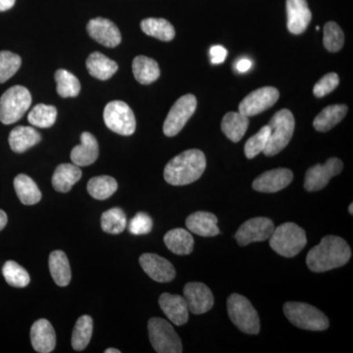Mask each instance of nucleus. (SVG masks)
<instances>
[{"label":"nucleus","instance_id":"obj_1","mask_svg":"<svg viewBox=\"0 0 353 353\" xmlns=\"http://www.w3.org/2000/svg\"><path fill=\"white\" fill-rule=\"evenodd\" d=\"M350 257L352 250L347 241L340 236H327L308 252L306 264L311 271L323 273L343 266Z\"/></svg>","mask_w":353,"mask_h":353},{"label":"nucleus","instance_id":"obj_2","mask_svg":"<svg viewBox=\"0 0 353 353\" xmlns=\"http://www.w3.org/2000/svg\"><path fill=\"white\" fill-rule=\"evenodd\" d=\"M205 168L206 157L201 150H185L168 162L164 179L172 185H190L201 178Z\"/></svg>","mask_w":353,"mask_h":353},{"label":"nucleus","instance_id":"obj_3","mask_svg":"<svg viewBox=\"0 0 353 353\" xmlns=\"http://www.w3.org/2000/svg\"><path fill=\"white\" fill-rule=\"evenodd\" d=\"M269 243L272 250L282 256L294 257L307 243L305 231L294 223H284L274 229Z\"/></svg>","mask_w":353,"mask_h":353},{"label":"nucleus","instance_id":"obj_4","mask_svg":"<svg viewBox=\"0 0 353 353\" xmlns=\"http://www.w3.org/2000/svg\"><path fill=\"white\" fill-rule=\"evenodd\" d=\"M268 126L270 128V136L263 153L266 157H274L289 145L294 134L296 121L290 110L282 109L274 114Z\"/></svg>","mask_w":353,"mask_h":353},{"label":"nucleus","instance_id":"obj_5","mask_svg":"<svg viewBox=\"0 0 353 353\" xmlns=\"http://www.w3.org/2000/svg\"><path fill=\"white\" fill-rule=\"evenodd\" d=\"M32 104V95L28 88L14 85L0 97V122L14 124L19 121Z\"/></svg>","mask_w":353,"mask_h":353},{"label":"nucleus","instance_id":"obj_6","mask_svg":"<svg viewBox=\"0 0 353 353\" xmlns=\"http://www.w3.org/2000/svg\"><path fill=\"white\" fill-rule=\"evenodd\" d=\"M284 313L289 321L297 328L308 331H325L329 328V320L319 309L303 303H287Z\"/></svg>","mask_w":353,"mask_h":353},{"label":"nucleus","instance_id":"obj_7","mask_svg":"<svg viewBox=\"0 0 353 353\" xmlns=\"http://www.w3.org/2000/svg\"><path fill=\"white\" fill-rule=\"evenodd\" d=\"M228 313L230 319L243 333L257 334L260 331L259 313L246 297L233 294L228 299Z\"/></svg>","mask_w":353,"mask_h":353},{"label":"nucleus","instance_id":"obj_8","mask_svg":"<svg viewBox=\"0 0 353 353\" xmlns=\"http://www.w3.org/2000/svg\"><path fill=\"white\" fill-rule=\"evenodd\" d=\"M148 334L150 343L158 353H181L182 341L173 326L161 318H152L148 321Z\"/></svg>","mask_w":353,"mask_h":353},{"label":"nucleus","instance_id":"obj_9","mask_svg":"<svg viewBox=\"0 0 353 353\" xmlns=\"http://www.w3.org/2000/svg\"><path fill=\"white\" fill-rule=\"evenodd\" d=\"M103 119L109 130L121 136H131L136 131V117L124 101L109 102L104 108Z\"/></svg>","mask_w":353,"mask_h":353},{"label":"nucleus","instance_id":"obj_10","mask_svg":"<svg viewBox=\"0 0 353 353\" xmlns=\"http://www.w3.org/2000/svg\"><path fill=\"white\" fill-rule=\"evenodd\" d=\"M197 101L194 94L181 97L172 106L163 125L165 136L175 137L196 112Z\"/></svg>","mask_w":353,"mask_h":353},{"label":"nucleus","instance_id":"obj_11","mask_svg":"<svg viewBox=\"0 0 353 353\" xmlns=\"http://www.w3.org/2000/svg\"><path fill=\"white\" fill-rule=\"evenodd\" d=\"M343 169L339 158H330L325 164H317L309 168L304 179V189L317 192L324 189L333 176L339 175Z\"/></svg>","mask_w":353,"mask_h":353},{"label":"nucleus","instance_id":"obj_12","mask_svg":"<svg viewBox=\"0 0 353 353\" xmlns=\"http://www.w3.org/2000/svg\"><path fill=\"white\" fill-rule=\"evenodd\" d=\"M275 226L269 218L257 217L246 221L238 230L234 238L239 245L245 246L252 243L269 240Z\"/></svg>","mask_w":353,"mask_h":353},{"label":"nucleus","instance_id":"obj_13","mask_svg":"<svg viewBox=\"0 0 353 353\" xmlns=\"http://www.w3.org/2000/svg\"><path fill=\"white\" fill-rule=\"evenodd\" d=\"M279 97H280V92L277 88H260L246 95L239 105V110L248 117L257 115L271 108L279 101Z\"/></svg>","mask_w":353,"mask_h":353},{"label":"nucleus","instance_id":"obj_14","mask_svg":"<svg viewBox=\"0 0 353 353\" xmlns=\"http://www.w3.org/2000/svg\"><path fill=\"white\" fill-rule=\"evenodd\" d=\"M183 299L192 314H203L214 305L212 292L202 283L194 282L185 285L183 288Z\"/></svg>","mask_w":353,"mask_h":353},{"label":"nucleus","instance_id":"obj_15","mask_svg":"<svg viewBox=\"0 0 353 353\" xmlns=\"http://www.w3.org/2000/svg\"><path fill=\"white\" fill-rule=\"evenodd\" d=\"M139 264L143 271L158 283L171 282L176 277V270L171 262L154 253L141 255Z\"/></svg>","mask_w":353,"mask_h":353},{"label":"nucleus","instance_id":"obj_16","mask_svg":"<svg viewBox=\"0 0 353 353\" xmlns=\"http://www.w3.org/2000/svg\"><path fill=\"white\" fill-rule=\"evenodd\" d=\"M87 29L90 38L106 48H115L122 41L117 26L105 18L97 17L90 20Z\"/></svg>","mask_w":353,"mask_h":353},{"label":"nucleus","instance_id":"obj_17","mask_svg":"<svg viewBox=\"0 0 353 353\" xmlns=\"http://www.w3.org/2000/svg\"><path fill=\"white\" fill-rule=\"evenodd\" d=\"M294 179V174L290 169L279 168L267 171L253 181V190L266 194H274L285 189Z\"/></svg>","mask_w":353,"mask_h":353},{"label":"nucleus","instance_id":"obj_18","mask_svg":"<svg viewBox=\"0 0 353 353\" xmlns=\"http://www.w3.org/2000/svg\"><path fill=\"white\" fill-rule=\"evenodd\" d=\"M288 29L294 34H303L310 24L312 14L306 0H287Z\"/></svg>","mask_w":353,"mask_h":353},{"label":"nucleus","instance_id":"obj_19","mask_svg":"<svg viewBox=\"0 0 353 353\" xmlns=\"http://www.w3.org/2000/svg\"><path fill=\"white\" fill-rule=\"evenodd\" d=\"M32 345L37 352H52L57 345V334L50 321L39 319L31 328Z\"/></svg>","mask_w":353,"mask_h":353},{"label":"nucleus","instance_id":"obj_20","mask_svg":"<svg viewBox=\"0 0 353 353\" xmlns=\"http://www.w3.org/2000/svg\"><path fill=\"white\" fill-rule=\"evenodd\" d=\"M159 306L164 314L176 326H182L189 320L190 311L183 296L165 292L159 297Z\"/></svg>","mask_w":353,"mask_h":353},{"label":"nucleus","instance_id":"obj_21","mask_svg":"<svg viewBox=\"0 0 353 353\" xmlns=\"http://www.w3.org/2000/svg\"><path fill=\"white\" fill-rule=\"evenodd\" d=\"M99 143L90 132H83L81 134V145L75 146L71 152L73 164L79 167L94 164L99 158Z\"/></svg>","mask_w":353,"mask_h":353},{"label":"nucleus","instance_id":"obj_22","mask_svg":"<svg viewBox=\"0 0 353 353\" xmlns=\"http://www.w3.org/2000/svg\"><path fill=\"white\" fill-rule=\"evenodd\" d=\"M217 223V217L212 213L199 211L187 218L185 226L190 232L199 236H215L220 234Z\"/></svg>","mask_w":353,"mask_h":353},{"label":"nucleus","instance_id":"obj_23","mask_svg":"<svg viewBox=\"0 0 353 353\" xmlns=\"http://www.w3.org/2000/svg\"><path fill=\"white\" fill-rule=\"evenodd\" d=\"M41 141V134L32 127L18 126L14 128L9 134V145L16 153L27 152Z\"/></svg>","mask_w":353,"mask_h":353},{"label":"nucleus","instance_id":"obj_24","mask_svg":"<svg viewBox=\"0 0 353 353\" xmlns=\"http://www.w3.org/2000/svg\"><path fill=\"white\" fill-rule=\"evenodd\" d=\"M82 178L80 167L75 164L65 163L55 169L52 176V185L59 192H68L73 185Z\"/></svg>","mask_w":353,"mask_h":353},{"label":"nucleus","instance_id":"obj_25","mask_svg":"<svg viewBox=\"0 0 353 353\" xmlns=\"http://www.w3.org/2000/svg\"><path fill=\"white\" fill-rule=\"evenodd\" d=\"M250 120L241 112H228L223 117L221 129L228 139L233 143H239L248 131Z\"/></svg>","mask_w":353,"mask_h":353},{"label":"nucleus","instance_id":"obj_26","mask_svg":"<svg viewBox=\"0 0 353 353\" xmlns=\"http://www.w3.org/2000/svg\"><path fill=\"white\" fill-rule=\"evenodd\" d=\"M347 106L345 104H334V105L327 106L316 116L313 126L316 131L328 132L341 122V120L347 115Z\"/></svg>","mask_w":353,"mask_h":353},{"label":"nucleus","instance_id":"obj_27","mask_svg":"<svg viewBox=\"0 0 353 353\" xmlns=\"http://www.w3.org/2000/svg\"><path fill=\"white\" fill-rule=\"evenodd\" d=\"M164 243L167 248L176 255H189L194 250V238L187 230H171L165 234Z\"/></svg>","mask_w":353,"mask_h":353},{"label":"nucleus","instance_id":"obj_28","mask_svg":"<svg viewBox=\"0 0 353 353\" xmlns=\"http://www.w3.org/2000/svg\"><path fill=\"white\" fill-rule=\"evenodd\" d=\"M50 271L55 284L59 287H66L71 282L72 274L69 260L61 250L51 252L50 259Z\"/></svg>","mask_w":353,"mask_h":353},{"label":"nucleus","instance_id":"obj_29","mask_svg":"<svg viewBox=\"0 0 353 353\" xmlns=\"http://www.w3.org/2000/svg\"><path fill=\"white\" fill-rule=\"evenodd\" d=\"M85 64L88 73L101 81L108 80L118 70V64L101 52L92 53Z\"/></svg>","mask_w":353,"mask_h":353},{"label":"nucleus","instance_id":"obj_30","mask_svg":"<svg viewBox=\"0 0 353 353\" xmlns=\"http://www.w3.org/2000/svg\"><path fill=\"white\" fill-rule=\"evenodd\" d=\"M132 73L139 83L150 85L159 78L160 69L155 60L139 55L132 61Z\"/></svg>","mask_w":353,"mask_h":353},{"label":"nucleus","instance_id":"obj_31","mask_svg":"<svg viewBox=\"0 0 353 353\" xmlns=\"http://www.w3.org/2000/svg\"><path fill=\"white\" fill-rule=\"evenodd\" d=\"M14 188L20 201L25 205H34L41 199V192L32 179L20 174L14 179Z\"/></svg>","mask_w":353,"mask_h":353},{"label":"nucleus","instance_id":"obj_32","mask_svg":"<svg viewBox=\"0 0 353 353\" xmlns=\"http://www.w3.org/2000/svg\"><path fill=\"white\" fill-rule=\"evenodd\" d=\"M141 28L148 36L163 41H170L175 38V29L169 21L162 18H148L141 21Z\"/></svg>","mask_w":353,"mask_h":353},{"label":"nucleus","instance_id":"obj_33","mask_svg":"<svg viewBox=\"0 0 353 353\" xmlns=\"http://www.w3.org/2000/svg\"><path fill=\"white\" fill-rule=\"evenodd\" d=\"M94 330V321L88 315L81 316L77 320L75 328L72 334V347L77 352H82L88 347Z\"/></svg>","mask_w":353,"mask_h":353},{"label":"nucleus","instance_id":"obj_34","mask_svg":"<svg viewBox=\"0 0 353 353\" xmlns=\"http://www.w3.org/2000/svg\"><path fill=\"white\" fill-rule=\"evenodd\" d=\"M87 188L88 194L94 199L105 201L115 194L118 189V183L112 176H99L90 179Z\"/></svg>","mask_w":353,"mask_h":353},{"label":"nucleus","instance_id":"obj_35","mask_svg":"<svg viewBox=\"0 0 353 353\" xmlns=\"http://www.w3.org/2000/svg\"><path fill=\"white\" fill-rule=\"evenodd\" d=\"M57 118V109L52 105L37 104L28 115V121L34 127L50 128L54 125Z\"/></svg>","mask_w":353,"mask_h":353},{"label":"nucleus","instance_id":"obj_36","mask_svg":"<svg viewBox=\"0 0 353 353\" xmlns=\"http://www.w3.org/2000/svg\"><path fill=\"white\" fill-rule=\"evenodd\" d=\"M57 94L61 97H76L81 92V83L78 78L64 69L57 70L55 73Z\"/></svg>","mask_w":353,"mask_h":353},{"label":"nucleus","instance_id":"obj_37","mask_svg":"<svg viewBox=\"0 0 353 353\" xmlns=\"http://www.w3.org/2000/svg\"><path fill=\"white\" fill-rule=\"evenodd\" d=\"M127 227V217L121 208H111L101 216V228L105 233L118 234Z\"/></svg>","mask_w":353,"mask_h":353},{"label":"nucleus","instance_id":"obj_38","mask_svg":"<svg viewBox=\"0 0 353 353\" xmlns=\"http://www.w3.org/2000/svg\"><path fill=\"white\" fill-rule=\"evenodd\" d=\"M2 274H3L4 279L9 285L15 288H25L30 284L29 273L23 268L21 265L17 262L7 261L2 268Z\"/></svg>","mask_w":353,"mask_h":353},{"label":"nucleus","instance_id":"obj_39","mask_svg":"<svg viewBox=\"0 0 353 353\" xmlns=\"http://www.w3.org/2000/svg\"><path fill=\"white\" fill-rule=\"evenodd\" d=\"M22 64V59L18 54L10 51H0V83H6L12 78Z\"/></svg>","mask_w":353,"mask_h":353},{"label":"nucleus","instance_id":"obj_40","mask_svg":"<svg viewBox=\"0 0 353 353\" xmlns=\"http://www.w3.org/2000/svg\"><path fill=\"white\" fill-rule=\"evenodd\" d=\"M269 136H270V128L266 125L262 127L257 134L248 139L245 145V157L248 159H252L259 153L263 152L268 143Z\"/></svg>","mask_w":353,"mask_h":353},{"label":"nucleus","instance_id":"obj_41","mask_svg":"<svg viewBox=\"0 0 353 353\" xmlns=\"http://www.w3.org/2000/svg\"><path fill=\"white\" fill-rule=\"evenodd\" d=\"M324 46L331 52L341 50L345 43V36L340 26L334 22H328L324 26Z\"/></svg>","mask_w":353,"mask_h":353},{"label":"nucleus","instance_id":"obj_42","mask_svg":"<svg viewBox=\"0 0 353 353\" xmlns=\"http://www.w3.org/2000/svg\"><path fill=\"white\" fill-rule=\"evenodd\" d=\"M340 83V78L336 73H329L320 79L313 88L315 97H323L334 92Z\"/></svg>","mask_w":353,"mask_h":353},{"label":"nucleus","instance_id":"obj_43","mask_svg":"<svg viewBox=\"0 0 353 353\" xmlns=\"http://www.w3.org/2000/svg\"><path fill=\"white\" fill-rule=\"evenodd\" d=\"M153 222L152 218L145 212H139L129 223V231L132 234H145L152 232Z\"/></svg>","mask_w":353,"mask_h":353},{"label":"nucleus","instance_id":"obj_44","mask_svg":"<svg viewBox=\"0 0 353 353\" xmlns=\"http://www.w3.org/2000/svg\"><path fill=\"white\" fill-rule=\"evenodd\" d=\"M210 58L211 63L212 64H221L226 60L228 51L224 46H214L210 48Z\"/></svg>","mask_w":353,"mask_h":353},{"label":"nucleus","instance_id":"obj_45","mask_svg":"<svg viewBox=\"0 0 353 353\" xmlns=\"http://www.w3.org/2000/svg\"><path fill=\"white\" fill-rule=\"evenodd\" d=\"M252 62L250 61L248 58H243V59L239 60L238 63H236V70H238L240 73H245L248 70L252 68Z\"/></svg>","mask_w":353,"mask_h":353},{"label":"nucleus","instance_id":"obj_46","mask_svg":"<svg viewBox=\"0 0 353 353\" xmlns=\"http://www.w3.org/2000/svg\"><path fill=\"white\" fill-rule=\"evenodd\" d=\"M15 1L16 0H0V12L12 8Z\"/></svg>","mask_w":353,"mask_h":353},{"label":"nucleus","instance_id":"obj_47","mask_svg":"<svg viewBox=\"0 0 353 353\" xmlns=\"http://www.w3.org/2000/svg\"><path fill=\"white\" fill-rule=\"evenodd\" d=\"M7 221H8V218H7L6 213L0 209V231H2L6 228Z\"/></svg>","mask_w":353,"mask_h":353},{"label":"nucleus","instance_id":"obj_48","mask_svg":"<svg viewBox=\"0 0 353 353\" xmlns=\"http://www.w3.org/2000/svg\"><path fill=\"white\" fill-rule=\"evenodd\" d=\"M105 353H121V352L119 350H116V348H108L105 350Z\"/></svg>","mask_w":353,"mask_h":353},{"label":"nucleus","instance_id":"obj_49","mask_svg":"<svg viewBox=\"0 0 353 353\" xmlns=\"http://www.w3.org/2000/svg\"><path fill=\"white\" fill-rule=\"evenodd\" d=\"M353 204H350V208H348V211H350V214H353Z\"/></svg>","mask_w":353,"mask_h":353}]
</instances>
